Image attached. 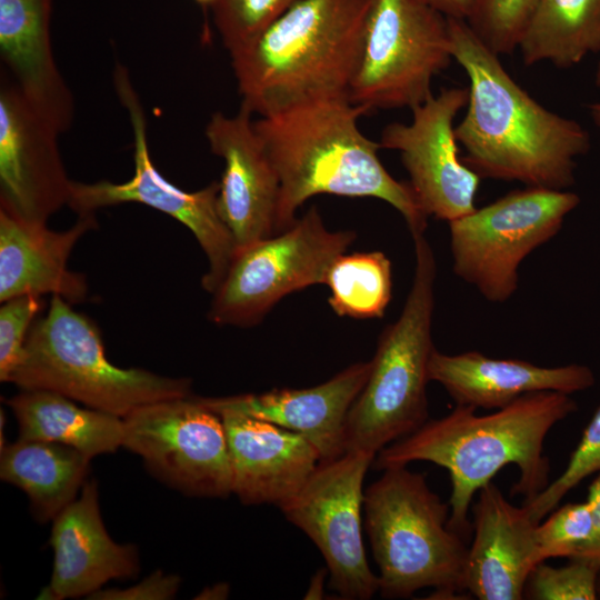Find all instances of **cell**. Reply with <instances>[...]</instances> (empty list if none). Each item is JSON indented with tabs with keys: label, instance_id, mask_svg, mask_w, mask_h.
<instances>
[{
	"label": "cell",
	"instance_id": "6da1fadb",
	"mask_svg": "<svg viewBox=\"0 0 600 600\" xmlns=\"http://www.w3.org/2000/svg\"><path fill=\"white\" fill-rule=\"evenodd\" d=\"M448 24L452 58L469 79L467 110L454 128L462 161L480 178L567 190L577 158L591 146L587 129L532 98L467 20Z\"/></svg>",
	"mask_w": 600,
	"mask_h": 600
},
{
	"label": "cell",
	"instance_id": "7a4b0ae2",
	"mask_svg": "<svg viewBox=\"0 0 600 600\" xmlns=\"http://www.w3.org/2000/svg\"><path fill=\"white\" fill-rule=\"evenodd\" d=\"M577 408L570 394L556 391L522 396L483 416L471 406L456 404L444 417L428 420L383 448L373 463L378 470L414 461L444 468L451 481L448 527L466 539L471 531L468 516L474 494L504 466L518 467L520 476L511 494H522L524 501L549 484L544 440L552 427Z\"/></svg>",
	"mask_w": 600,
	"mask_h": 600
},
{
	"label": "cell",
	"instance_id": "3957f363",
	"mask_svg": "<svg viewBox=\"0 0 600 600\" xmlns=\"http://www.w3.org/2000/svg\"><path fill=\"white\" fill-rule=\"evenodd\" d=\"M367 113L366 107L339 97L253 121L279 177L278 233L289 228L296 211L317 194L383 200L402 216L411 236L424 233L429 217L410 183L386 170L378 156L380 142L359 130L358 119Z\"/></svg>",
	"mask_w": 600,
	"mask_h": 600
},
{
	"label": "cell",
	"instance_id": "277c9868",
	"mask_svg": "<svg viewBox=\"0 0 600 600\" xmlns=\"http://www.w3.org/2000/svg\"><path fill=\"white\" fill-rule=\"evenodd\" d=\"M371 0H297L230 53L241 106L267 117L348 97Z\"/></svg>",
	"mask_w": 600,
	"mask_h": 600
},
{
	"label": "cell",
	"instance_id": "5b68a950",
	"mask_svg": "<svg viewBox=\"0 0 600 600\" xmlns=\"http://www.w3.org/2000/svg\"><path fill=\"white\" fill-rule=\"evenodd\" d=\"M364 528L383 598H409L433 588L440 599L466 590L468 547L448 527L449 503L407 466L382 470L364 490Z\"/></svg>",
	"mask_w": 600,
	"mask_h": 600
},
{
	"label": "cell",
	"instance_id": "8992f818",
	"mask_svg": "<svg viewBox=\"0 0 600 600\" xmlns=\"http://www.w3.org/2000/svg\"><path fill=\"white\" fill-rule=\"evenodd\" d=\"M414 273L401 314L378 338L369 377L344 423L346 451L374 456L429 420L427 384L433 350L437 264L424 233L412 236Z\"/></svg>",
	"mask_w": 600,
	"mask_h": 600
},
{
	"label": "cell",
	"instance_id": "52a82bcc",
	"mask_svg": "<svg viewBox=\"0 0 600 600\" xmlns=\"http://www.w3.org/2000/svg\"><path fill=\"white\" fill-rule=\"evenodd\" d=\"M9 382L20 390L53 391L121 418L143 404L190 396L192 384L187 378L114 366L93 321L57 294L46 316L34 320Z\"/></svg>",
	"mask_w": 600,
	"mask_h": 600
},
{
	"label": "cell",
	"instance_id": "ba28073f",
	"mask_svg": "<svg viewBox=\"0 0 600 600\" xmlns=\"http://www.w3.org/2000/svg\"><path fill=\"white\" fill-rule=\"evenodd\" d=\"M451 60L447 17L420 0H371L348 99L369 112L411 110Z\"/></svg>",
	"mask_w": 600,
	"mask_h": 600
},
{
	"label": "cell",
	"instance_id": "9c48e42d",
	"mask_svg": "<svg viewBox=\"0 0 600 600\" xmlns=\"http://www.w3.org/2000/svg\"><path fill=\"white\" fill-rule=\"evenodd\" d=\"M579 203L568 190L526 187L448 222L454 274L487 301H508L521 262L561 230Z\"/></svg>",
	"mask_w": 600,
	"mask_h": 600
},
{
	"label": "cell",
	"instance_id": "30bf717a",
	"mask_svg": "<svg viewBox=\"0 0 600 600\" xmlns=\"http://www.w3.org/2000/svg\"><path fill=\"white\" fill-rule=\"evenodd\" d=\"M351 230L330 231L316 206L283 231L238 251L212 293L208 319L252 327L283 297L324 283L333 261L354 241Z\"/></svg>",
	"mask_w": 600,
	"mask_h": 600
},
{
	"label": "cell",
	"instance_id": "8fae6325",
	"mask_svg": "<svg viewBox=\"0 0 600 600\" xmlns=\"http://www.w3.org/2000/svg\"><path fill=\"white\" fill-rule=\"evenodd\" d=\"M112 78L116 94L128 113L132 128L133 174L121 183L108 180L72 181L68 207L81 214L110 206L136 202L172 217L193 233L203 250L208 269L201 279V286L207 292L213 293L236 254L233 237L218 211L219 182L213 181L197 191H184L168 181L151 160L147 118L129 70L117 64Z\"/></svg>",
	"mask_w": 600,
	"mask_h": 600
},
{
	"label": "cell",
	"instance_id": "7c38bea8",
	"mask_svg": "<svg viewBox=\"0 0 600 600\" xmlns=\"http://www.w3.org/2000/svg\"><path fill=\"white\" fill-rule=\"evenodd\" d=\"M122 447L147 469L191 497L232 493V467L221 417L192 394L136 408L123 418Z\"/></svg>",
	"mask_w": 600,
	"mask_h": 600
},
{
	"label": "cell",
	"instance_id": "4fadbf2b",
	"mask_svg": "<svg viewBox=\"0 0 600 600\" xmlns=\"http://www.w3.org/2000/svg\"><path fill=\"white\" fill-rule=\"evenodd\" d=\"M376 456L346 451L321 460L300 490L279 506L288 521L321 552L329 586L347 600H368L379 591L362 539L363 480Z\"/></svg>",
	"mask_w": 600,
	"mask_h": 600
},
{
	"label": "cell",
	"instance_id": "5bb4252c",
	"mask_svg": "<svg viewBox=\"0 0 600 600\" xmlns=\"http://www.w3.org/2000/svg\"><path fill=\"white\" fill-rule=\"evenodd\" d=\"M468 99V87L443 88L411 109V122H393L381 132V147L400 152L424 213L447 222L476 209L481 180L458 153L453 122Z\"/></svg>",
	"mask_w": 600,
	"mask_h": 600
},
{
	"label": "cell",
	"instance_id": "9a60e30c",
	"mask_svg": "<svg viewBox=\"0 0 600 600\" xmlns=\"http://www.w3.org/2000/svg\"><path fill=\"white\" fill-rule=\"evenodd\" d=\"M59 132L4 73L0 86V210L34 223L68 206Z\"/></svg>",
	"mask_w": 600,
	"mask_h": 600
},
{
	"label": "cell",
	"instance_id": "2e32d148",
	"mask_svg": "<svg viewBox=\"0 0 600 600\" xmlns=\"http://www.w3.org/2000/svg\"><path fill=\"white\" fill-rule=\"evenodd\" d=\"M251 114L242 106L236 116L216 112L206 127L211 151L224 162L217 204L236 253L278 233L279 177Z\"/></svg>",
	"mask_w": 600,
	"mask_h": 600
},
{
	"label": "cell",
	"instance_id": "e0dca14e",
	"mask_svg": "<svg viewBox=\"0 0 600 600\" xmlns=\"http://www.w3.org/2000/svg\"><path fill=\"white\" fill-rule=\"evenodd\" d=\"M209 408L222 419L232 493L243 504L281 506L300 490L320 462L317 449L299 433L231 409Z\"/></svg>",
	"mask_w": 600,
	"mask_h": 600
},
{
	"label": "cell",
	"instance_id": "ac0fdd59",
	"mask_svg": "<svg viewBox=\"0 0 600 600\" xmlns=\"http://www.w3.org/2000/svg\"><path fill=\"white\" fill-rule=\"evenodd\" d=\"M466 590L480 600H521L531 570L541 562L534 522L524 506L508 501L491 481L472 508Z\"/></svg>",
	"mask_w": 600,
	"mask_h": 600
},
{
	"label": "cell",
	"instance_id": "d6986e66",
	"mask_svg": "<svg viewBox=\"0 0 600 600\" xmlns=\"http://www.w3.org/2000/svg\"><path fill=\"white\" fill-rule=\"evenodd\" d=\"M370 367V361L350 364L311 388L201 400L208 407L231 409L299 433L317 449L320 461L330 460L344 452L346 419L367 382Z\"/></svg>",
	"mask_w": 600,
	"mask_h": 600
},
{
	"label": "cell",
	"instance_id": "ffe728a7",
	"mask_svg": "<svg viewBox=\"0 0 600 600\" xmlns=\"http://www.w3.org/2000/svg\"><path fill=\"white\" fill-rule=\"evenodd\" d=\"M49 542L54 553L49 586L57 600L88 597L109 580L139 572L136 546L117 543L106 530L96 480L86 481L53 519Z\"/></svg>",
	"mask_w": 600,
	"mask_h": 600
},
{
	"label": "cell",
	"instance_id": "44dd1931",
	"mask_svg": "<svg viewBox=\"0 0 600 600\" xmlns=\"http://www.w3.org/2000/svg\"><path fill=\"white\" fill-rule=\"evenodd\" d=\"M96 228L94 212L78 214L70 228L56 231L0 210V301L49 293L71 304L84 301L87 279L70 270L68 260L77 242Z\"/></svg>",
	"mask_w": 600,
	"mask_h": 600
},
{
	"label": "cell",
	"instance_id": "7402d4cb",
	"mask_svg": "<svg viewBox=\"0 0 600 600\" xmlns=\"http://www.w3.org/2000/svg\"><path fill=\"white\" fill-rule=\"evenodd\" d=\"M52 0H0V56L6 74L59 132L76 113L74 98L56 62Z\"/></svg>",
	"mask_w": 600,
	"mask_h": 600
},
{
	"label": "cell",
	"instance_id": "603a6c76",
	"mask_svg": "<svg viewBox=\"0 0 600 600\" xmlns=\"http://www.w3.org/2000/svg\"><path fill=\"white\" fill-rule=\"evenodd\" d=\"M429 379L440 383L456 404L488 410L501 409L534 392L571 394L596 381L584 364L549 368L519 359H494L478 351L446 354L437 349L429 361Z\"/></svg>",
	"mask_w": 600,
	"mask_h": 600
},
{
	"label": "cell",
	"instance_id": "cb8c5ba5",
	"mask_svg": "<svg viewBox=\"0 0 600 600\" xmlns=\"http://www.w3.org/2000/svg\"><path fill=\"white\" fill-rule=\"evenodd\" d=\"M76 402L41 389H21L6 400L18 421V439L61 443L90 459L122 447L123 418Z\"/></svg>",
	"mask_w": 600,
	"mask_h": 600
},
{
	"label": "cell",
	"instance_id": "d4e9b609",
	"mask_svg": "<svg viewBox=\"0 0 600 600\" xmlns=\"http://www.w3.org/2000/svg\"><path fill=\"white\" fill-rule=\"evenodd\" d=\"M0 452L1 480L27 493L41 522L53 520L77 498L91 460L72 447L42 440L18 439Z\"/></svg>",
	"mask_w": 600,
	"mask_h": 600
},
{
	"label": "cell",
	"instance_id": "484cf974",
	"mask_svg": "<svg viewBox=\"0 0 600 600\" xmlns=\"http://www.w3.org/2000/svg\"><path fill=\"white\" fill-rule=\"evenodd\" d=\"M517 50L526 66L562 69L600 52V0H538Z\"/></svg>",
	"mask_w": 600,
	"mask_h": 600
},
{
	"label": "cell",
	"instance_id": "4316f807",
	"mask_svg": "<svg viewBox=\"0 0 600 600\" xmlns=\"http://www.w3.org/2000/svg\"><path fill=\"white\" fill-rule=\"evenodd\" d=\"M324 284L338 316L382 318L392 296L391 261L381 251L343 253L331 264Z\"/></svg>",
	"mask_w": 600,
	"mask_h": 600
},
{
	"label": "cell",
	"instance_id": "83f0119b",
	"mask_svg": "<svg viewBox=\"0 0 600 600\" xmlns=\"http://www.w3.org/2000/svg\"><path fill=\"white\" fill-rule=\"evenodd\" d=\"M600 471V406L584 428L567 468L523 506L534 522H540L560 500L587 477Z\"/></svg>",
	"mask_w": 600,
	"mask_h": 600
},
{
	"label": "cell",
	"instance_id": "f1b7e54d",
	"mask_svg": "<svg viewBox=\"0 0 600 600\" xmlns=\"http://www.w3.org/2000/svg\"><path fill=\"white\" fill-rule=\"evenodd\" d=\"M538 0H477L467 22L498 56L518 49L524 26Z\"/></svg>",
	"mask_w": 600,
	"mask_h": 600
},
{
	"label": "cell",
	"instance_id": "f546056e",
	"mask_svg": "<svg viewBox=\"0 0 600 600\" xmlns=\"http://www.w3.org/2000/svg\"><path fill=\"white\" fill-rule=\"evenodd\" d=\"M297 0H217L214 26L229 53L256 38Z\"/></svg>",
	"mask_w": 600,
	"mask_h": 600
},
{
	"label": "cell",
	"instance_id": "4dcf8cb0",
	"mask_svg": "<svg viewBox=\"0 0 600 600\" xmlns=\"http://www.w3.org/2000/svg\"><path fill=\"white\" fill-rule=\"evenodd\" d=\"M592 533L593 516L587 500L558 508L536 527L541 562L558 557L574 559L590 542Z\"/></svg>",
	"mask_w": 600,
	"mask_h": 600
},
{
	"label": "cell",
	"instance_id": "1f68e13d",
	"mask_svg": "<svg viewBox=\"0 0 600 600\" xmlns=\"http://www.w3.org/2000/svg\"><path fill=\"white\" fill-rule=\"evenodd\" d=\"M600 570L593 564L570 560L562 567L544 561L530 572L523 599L530 600H594L598 599L597 582Z\"/></svg>",
	"mask_w": 600,
	"mask_h": 600
},
{
	"label": "cell",
	"instance_id": "d6a6232c",
	"mask_svg": "<svg viewBox=\"0 0 600 600\" xmlns=\"http://www.w3.org/2000/svg\"><path fill=\"white\" fill-rule=\"evenodd\" d=\"M43 307L41 296L22 294L0 308V380L9 382L20 362L29 331Z\"/></svg>",
	"mask_w": 600,
	"mask_h": 600
},
{
	"label": "cell",
	"instance_id": "836d02e7",
	"mask_svg": "<svg viewBox=\"0 0 600 600\" xmlns=\"http://www.w3.org/2000/svg\"><path fill=\"white\" fill-rule=\"evenodd\" d=\"M181 583L176 574L154 571L136 586L126 589H99L87 599L92 600H168L174 598Z\"/></svg>",
	"mask_w": 600,
	"mask_h": 600
},
{
	"label": "cell",
	"instance_id": "e575fe53",
	"mask_svg": "<svg viewBox=\"0 0 600 600\" xmlns=\"http://www.w3.org/2000/svg\"><path fill=\"white\" fill-rule=\"evenodd\" d=\"M591 482L587 501L589 502L593 516V533L590 542L578 557L570 560H581L589 562L600 570V471Z\"/></svg>",
	"mask_w": 600,
	"mask_h": 600
},
{
	"label": "cell",
	"instance_id": "d590c367",
	"mask_svg": "<svg viewBox=\"0 0 600 600\" xmlns=\"http://www.w3.org/2000/svg\"><path fill=\"white\" fill-rule=\"evenodd\" d=\"M447 18L467 20L477 0H420Z\"/></svg>",
	"mask_w": 600,
	"mask_h": 600
},
{
	"label": "cell",
	"instance_id": "8d00e7d4",
	"mask_svg": "<svg viewBox=\"0 0 600 600\" xmlns=\"http://www.w3.org/2000/svg\"><path fill=\"white\" fill-rule=\"evenodd\" d=\"M329 572L327 567L319 569L310 579L308 589L303 599H322L324 596V587Z\"/></svg>",
	"mask_w": 600,
	"mask_h": 600
},
{
	"label": "cell",
	"instance_id": "74e56055",
	"mask_svg": "<svg viewBox=\"0 0 600 600\" xmlns=\"http://www.w3.org/2000/svg\"><path fill=\"white\" fill-rule=\"evenodd\" d=\"M229 589L227 583H217L204 588L196 599H226L229 596Z\"/></svg>",
	"mask_w": 600,
	"mask_h": 600
},
{
	"label": "cell",
	"instance_id": "f35d334b",
	"mask_svg": "<svg viewBox=\"0 0 600 600\" xmlns=\"http://www.w3.org/2000/svg\"><path fill=\"white\" fill-rule=\"evenodd\" d=\"M588 112L593 124L600 131V99L592 101L588 104Z\"/></svg>",
	"mask_w": 600,
	"mask_h": 600
},
{
	"label": "cell",
	"instance_id": "ab89813d",
	"mask_svg": "<svg viewBox=\"0 0 600 600\" xmlns=\"http://www.w3.org/2000/svg\"><path fill=\"white\" fill-rule=\"evenodd\" d=\"M593 79H594V86L600 89V61L598 62L597 64V68H596V71H594V74H593Z\"/></svg>",
	"mask_w": 600,
	"mask_h": 600
},
{
	"label": "cell",
	"instance_id": "60d3db41",
	"mask_svg": "<svg viewBox=\"0 0 600 600\" xmlns=\"http://www.w3.org/2000/svg\"><path fill=\"white\" fill-rule=\"evenodd\" d=\"M201 6H212L217 0H194Z\"/></svg>",
	"mask_w": 600,
	"mask_h": 600
},
{
	"label": "cell",
	"instance_id": "b9f144b4",
	"mask_svg": "<svg viewBox=\"0 0 600 600\" xmlns=\"http://www.w3.org/2000/svg\"><path fill=\"white\" fill-rule=\"evenodd\" d=\"M597 593H598V599H600V572H599L598 582H597Z\"/></svg>",
	"mask_w": 600,
	"mask_h": 600
}]
</instances>
